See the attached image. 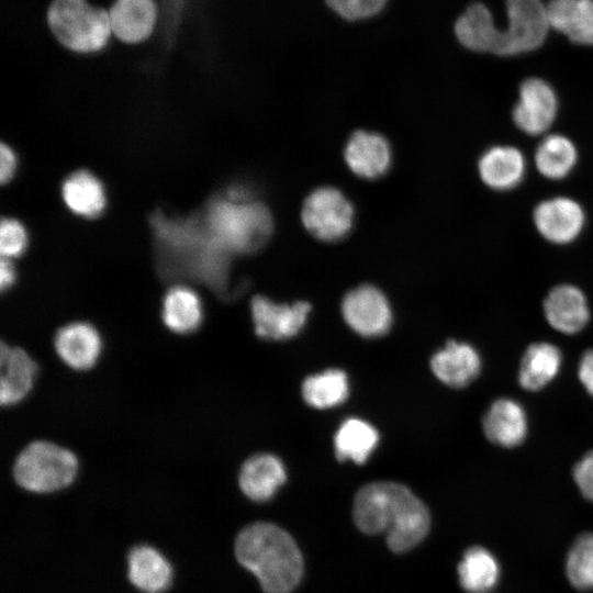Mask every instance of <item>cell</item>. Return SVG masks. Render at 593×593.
Wrapping results in <instances>:
<instances>
[{"instance_id": "1", "label": "cell", "mask_w": 593, "mask_h": 593, "mask_svg": "<svg viewBox=\"0 0 593 593\" xmlns=\"http://www.w3.org/2000/svg\"><path fill=\"white\" fill-rule=\"evenodd\" d=\"M354 521L369 535L387 534L389 548L404 552L427 535L430 516L425 504L406 486L395 482L363 485L354 500Z\"/></svg>"}, {"instance_id": "2", "label": "cell", "mask_w": 593, "mask_h": 593, "mask_svg": "<svg viewBox=\"0 0 593 593\" xmlns=\"http://www.w3.org/2000/svg\"><path fill=\"white\" fill-rule=\"evenodd\" d=\"M197 221L170 220L157 214L153 226L163 251L160 268L168 277L184 276L227 295L231 257Z\"/></svg>"}, {"instance_id": "3", "label": "cell", "mask_w": 593, "mask_h": 593, "mask_svg": "<svg viewBox=\"0 0 593 593\" xmlns=\"http://www.w3.org/2000/svg\"><path fill=\"white\" fill-rule=\"evenodd\" d=\"M234 551L266 593H291L300 583L302 555L293 538L277 525L258 522L244 527L235 539Z\"/></svg>"}, {"instance_id": "4", "label": "cell", "mask_w": 593, "mask_h": 593, "mask_svg": "<svg viewBox=\"0 0 593 593\" xmlns=\"http://www.w3.org/2000/svg\"><path fill=\"white\" fill-rule=\"evenodd\" d=\"M203 224L228 254L258 250L269 238L272 219L267 208L243 190H231L210 202Z\"/></svg>"}, {"instance_id": "5", "label": "cell", "mask_w": 593, "mask_h": 593, "mask_svg": "<svg viewBox=\"0 0 593 593\" xmlns=\"http://www.w3.org/2000/svg\"><path fill=\"white\" fill-rule=\"evenodd\" d=\"M46 22L55 41L75 54H96L111 41L108 10L88 0H52Z\"/></svg>"}, {"instance_id": "6", "label": "cell", "mask_w": 593, "mask_h": 593, "mask_svg": "<svg viewBox=\"0 0 593 593\" xmlns=\"http://www.w3.org/2000/svg\"><path fill=\"white\" fill-rule=\"evenodd\" d=\"M507 29H496L493 18L484 20L478 35L480 53L514 56L537 49L546 40L549 24L541 0H505Z\"/></svg>"}, {"instance_id": "7", "label": "cell", "mask_w": 593, "mask_h": 593, "mask_svg": "<svg viewBox=\"0 0 593 593\" xmlns=\"http://www.w3.org/2000/svg\"><path fill=\"white\" fill-rule=\"evenodd\" d=\"M78 468V458L71 450L52 441L36 440L16 457L13 479L26 491L51 493L70 485Z\"/></svg>"}, {"instance_id": "8", "label": "cell", "mask_w": 593, "mask_h": 593, "mask_svg": "<svg viewBox=\"0 0 593 593\" xmlns=\"http://www.w3.org/2000/svg\"><path fill=\"white\" fill-rule=\"evenodd\" d=\"M354 210L344 194L334 188L313 191L302 209V221L315 237L334 242L343 238L351 228Z\"/></svg>"}, {"instance_id": "9", "label": "cell", "mask_w": 593, "mask_h": 593, "mask_svg": "<svg viewBox=\"0 0 593 593\" xmlns=\"http://www.w3.org/2000/svg\"><path fill=\"white\" fill-rule=\"evenodd\" d=\"M557 112L558 98L548 82L535 77L522 82L512 112L517 128L532 136L541 135L551 127Z\"/></svg>"}, {"instance_id": "10", "label": "cell", "mask_w": 593, "mask_h": 593, "mask_svg": "<svg viewBox=\"0 0 593 593\" xmlns=\"http://www.w3.org/2000/svg\"><path fill=\"white\" fill-rule=\"evenodd\" d=\"M346 323L359 335L376 337L385 334L392 313L384 294L373 286H360L349 291L342 303Z\"/></svg>"}, {"instance_id": "11", "label": "cell", "mask_w": 593, "mask_h": 593, "mask_svg": "<svg viewBox=\"0 0 593 593\" xmlns=\"http://www.w3.org/2000/svg\"><path fill=\"white\" fill-rule=\"evenodd\" d=\"M533 219L538 233L545 239L564 245L580 235L585 214L575 200L568 197H555L538 203Z\"/></svg>"}, {"instance_id": "12", "label": "cell", "mask_w": 593, "mask_h": 593, "mask_svg": "<svg viewBox=\"0 0 593 593\" xmlns=\"http://www.w3.org/2000/svg\"><path fill=\"white\" fill-rule=\"evenodd\" d=\"M311 305L299 301L277 304L266 296L256 295L250 302V313L256 334L261 338L286 339L296 335L304 326Z\"/></svg>"}, {"instance_id": "13", "label": "cell", "mask_w": 593, "mask_h": 593, "mask_svg": "<svg viewBox=\"0 0 593 593\" xmlns=\"http://www.w3.org/2000/svg\"><path fill=\"white\" fill-rule=\"evenodd\" d=\"M108 13L115 40L137 45L155 33L159 5L157 0H115Z\"/></svg>"}, {"instance_id": "14", "label": "cell", "mask_w": 593, "mask_h": 593, "mask_svg": "<svg viewBox=\"0 0 593 593\" xmlns=\"http://www.w3.org/2000/svg\"><path fill=\"white\" fill-rule=\"evenodd\" d=\"M54 347L65 365L83 371L97 363L102 350V338L92 324L71 322L56 332Z\"/></svg>"}, {"instance_id": "15", "label": "cell", "mask_w": 593, "mask_h": 593, "mask_svg": "<svg viewBox=\"0 0 593 593\" xmlns=\"http://www.w3.org/2000/svg\"><path fill=\"white\" fill-rule=\"evenodd\" d=\"M0 350V402L3 406H11L23 401L32 391L38 367L20 347L2 343Z\"/></svg>"}, {"instance_id": "16", "label": "cell", "mask_w": 593, "mask_h": 593, "mask_svg": "<svg viewBox=\"0 0 593 593\" xmlns=\"http://www.w3.org/2000/svg\"><path fill=\"white\" fill-rule=\"evenodd\" d=\"M544 312L552 328L568 335L582 331L590 320L586 298L572 284L552 288L544 301Z\"/></svg>"}, {"instance_id": "17", "label": "cell", "mask_w": 593, "mask_h": 593, "mask_svg": "<svg viewBox=\"0 0 593 593\" xmlns=\"http://www.w3.org/2000/svg\"><path fill=\"white\" fill-rule=\"evenodd\" d=\"M430 368L446 385L462 388L480 373L481 358L471 345L450 340L432 357Z\"/></svg>"}, {"instance_id": "18", "label": "cell", "mask_w": 593, "mask_h": 593, "mask_svg": "<svg viewBox=\"0 0 593 593\" xmlns=\"http://www.w3.org/2000/svg\"><path fill=\"white\" fill-rule=\"evenodd\" d=\"M527 425L524 407L507 398L495 400L483 417V432L486 438L505 448L516 447L524 441Z\"/></svg>"}, {"instance_id": "19", "label": "cell", "mask_w": 593, "mask_h": 593, "mask_svg": "<svg viewBox=\"0 0 593 593\" xmlns=\"http://www.w3.org/2000/svg\"><path fill=\"white\" fill-rule=\"evenodd\" d=\"M127 578L144 593H163L172 580L168 560L149 545L133 546L127 552Z\"/></svg>"}, {"instance_id": "20", "label": "cell", "mask_w": 593, "mask_h": 593, "mask_svg": "<svg viewBox=\"0 0 593 593\" xmlns=\"http://www.w3.org/2000/svg\"><path fill=\"white\" fill-rule=\"evenodd\" d=\"M478 171L482 182L489 188L500 191L510 190L515 188L525 176V157L514 146H493L481 155Z\"/></svg>"}, {"instance_id": "21", "label": "cell", "mask_w": 593, "mask_h": 593, "mask_svg": "<svg viewBox=\"0 0 593 593\" xmlns=\"http://www.w3.org/2000/svg\"><path fill=\"white\" fill-rule=\"evenodd\" d=\"M287 479L280 459L270 454H258L248 458L238 474L242 492L255 502L271 499Z\"/></svg>"}, {"instance_id": "22", "label": "cell", "mask_w": 593, "mask_h": 593, "mask_svg": "<svg viewBox=\"0 0 593 593\" xmlns=\"http://www.w3.org/2000/svg\"><path fill=\"white\" fill-rule=\"evenodd\" d=\"M549 27L580 45H593V0H550Z\"/></svg>"}, {"instance_id": "23", "label": "cell", "mask_w": 593, "mask_h": 593, "mask_svg": "<svg viewBox=\"0 0 593 593\" xmlns=\"http://www.w3.org/2000/svg\"><path fill=\"white\" fill-rule=\"evenodd\" d=\"M203 316L202 300L192 288L177 284L166 292L161 320L169 331L180 335L192 334L200 328Z\"/></svg>"}, {"instance_id": "24", "label": "cell", "mask_w": 593, "mask_h": 593, "mask_svg": "<svg viewBox=\"0 0 593 593\" xmlns=\"http://www.w3.org/2000/svg\"><path fill=\"white\" fill-rule=\"evenodd\" d=\"M345 158L356 175L373 179L387 171L391 152L381 135L358 131L347 143Z\"/></svg>"}, {"instance_id": "25", "label": "cell", "mask_w": 593, "mask_h": 593, "mask_svg": "<svg viewBox=\"0 0 593 593\" xmlns=\"http://www.w3.org/2000/svg\"><path fill=\"white\" fill-rule=\"evenodd\" d=\"M562 362L559 348L550 343H534L527 347L518 370V382L528 391H538L558 374Z\"/></svg>"}, {"instance_id": "26", "label": "cell", "mask_w": 593, "mask_h": 593, "mask_svg": "<svg viewBox=\"0 0 593 593\" xmlns=\"http://www.w3.org/2000/svg\"><path fill=\"white\" fill-rule=\"evenodd\" d=\"M63 199L71 212L96 217L105 208V192L100 180L87 170L71 174L63 183Z\"/></svg>"}, {"instance_id": "27", "label": "cell", "mask_w": 593, "mask_h": 593, "mask_svg": "<svg viewBox=\"0 0 593 593\" xmlns=\"http://www.w3.org/2000/svg\"><path fill=\"white\" fill-rule=\"evenodd\" d=\"M379 441L377 429L359 418H348L337 429L334 437L336 457L358 465L367 461Z\"/></svg>"}, {"instance_id": "28", "label": "cell", "mask_w": 593, "mask_h": 593, "mask_svg": "<svg viewBox=\"0 0 593 593\" xmlns=\"http://www.w3.org/2000/svg\"><path fill=\"white\" fill-rule=\"evenodd\" d=\"M535 165L541 176L551 180L567 177L578 160L573 142L561 134H549L538 144Z\"/></svg>"}, {"instance_id": "29", "label": "cell", "mask_w": 593, "mask_h": 593, "mask_svg": "<svg viewBox=\"0 0 593 593\" xmlns=\"http://www.w3.org/2000/svg\"><path fill=\"white\" fill-rule=\"evenodd\" d=\"M500 568L494 556L485 548H468L458 564L459 583L468 593H485L497 582Z\"/></svg>"}, {"instance_id": "30", "label": "cell", "mask_w": 593, "mask_h": 593, "mask_svg": "<svg viewBox=\"0 0 593 593\" xmlns=\"http://www.w3.org/2000/svg\"><path fill=\"white\" fill-rule=\"evenodd\" d=\"M349 392L344 371L328 369L306 378L302 384L304 401L316 409H328L343 403Z\"/></svg>"}, {"instance_id": "31", "label": "cell", "mask_w": 593, "mask_h": 593, "mask_svg": "<svg viewBox=\"0 0 593 593\" xmlns=\"http://www.w3.org/2000/svg\"><path fill=\"white\" fill-rule=\"evenodd\" d=\"M567 577L578 590H593V534L579 536L569 550Z\"/></svg>"}, {"instance_id": "32", "label": "cell", "mask_w": 593, "mask_h": 593, "mask_svg": "<svg viewBox=\"0 0 593 593\" xmlns=\"http://www.w3.org/2000/svg\"><path fill=\"white\" fill-rule=\"evenodd\" d=\"M27 235L24 226L13 219H4L0 226V250L3 258H15L24 253Z\"/></svg>"}, {"instance_id": "33", "label": "cell", "mask_w": 593, "mask_h": 593, "mask_svg": "<svg viewBox=\"0 0 593 593\" xmlns=\"http://www.w3.org/2000/svg\"><path fill=\"white\" fill-rule=\"evenodd\" d=\"M387 0H326L328 7L342 18L356 21L379 13Z\"/></svg>"}, {"instance_id": "34", "label": "cell", "mask_w": 593, "mask_h": 593, "mask_svg": "<svg viewBox=\"0 0 593 593\" xmlns=\"http://www.w3.org/2000/svg\"><path fill=\"white\" fill-rule=\"evenodd\" d=\"M574 481L589 501L593 502V450L586 452L573 468Z\"/></svg>"}, {"instance_id": "35", "label": "cell", "mask_w": 593, "mask_h": 593, "mask_svg": "<svg viewBox=\"0 0 593 593\" xmlns=\"http://www.w3.org/2000/svg\"><path fill=\"white\" fill-rule=\"evenodd\" d=\"M578 376L584 389L593 396V348L582 355Z\"/></svg>"}, {"instance_id": "36", "label": "cell", "mask_w": 593, "mask_h": 593, "mask_svg": "<svg viewBox=\"0 0 593 593\" xmlns=\"http://www.w3.org/2000/svg\"><path fill=\"white\" fill-rule=\"evenodd\" d=\"M0 160V179L2 182H7L13 177L16 169V156L10 146L1 145Z\"/></svg>"}, {"instance_id": "37", "label": "cell", "mask_w": 593, "mask_h": 593, "mask_svg": "<svg viewBox=\"0 0 593 593\" xmlns=\"http://www.w3.org/2000/svg\"><path fill=\"white\" fill-rule=\"evenodd\" d=\"M15 269L11 260L2 257L0 264V286L2 291L13 286V283L15 282Z\"/></svg>"}]
</instances>
